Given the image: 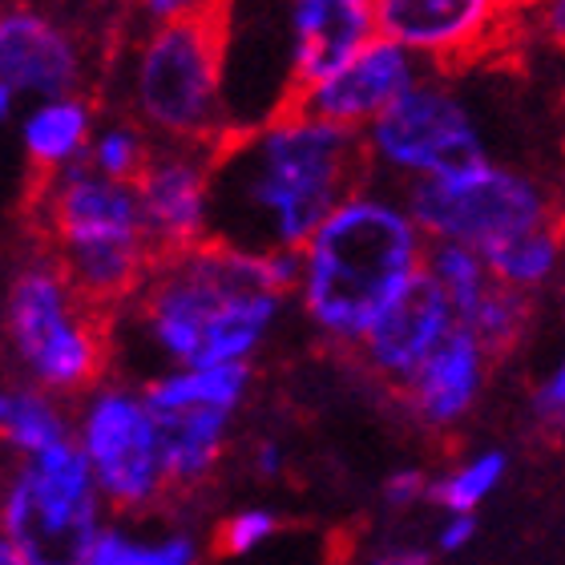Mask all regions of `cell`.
<instances>
[{
	"label": "cell",
	"mask_w": 565,
	"mask_h": 565,
	"mask_svg": "<svg viewBox=\"0 0 565 565\" xmlns=\"http://www.w3.org/2000/svg\"><path fill=\"white\" fill-rule=\"evenodd\" d=\"M481 259L501 287L525 295V299H542L562 275V223L509 238L501 247L484 250Z\"/></svg>",
	"instance_id": "cell-24"
},
{
	"label": "cell",
	"mask_w": 565,
	"mask_h": 565,
	"mask_svg": "<svg viewBox=\"0 0 565 565\" xmlns=\"http://www.w3.org/2000/svg\"><path fill=\"white\" fill-rule=\"evenodd\" d=\"M287 465H291V452H287V440H282V436L263 433L250 440L247 469L255 481H282V477H287Z\"/></svg>",
	"instance_id": "cell-33"
},
{
	"label": "cell",
	"mask_w": 565,
	"mask_h": 565,
	"mask_svg": "<svg viewBox=\"0 0 565 565\" xmlns=\"http://www.w3.org/2000/svg\"><path fill=\"white\" fill-rule=\"evenodd\" d=\"M424 250L401 190L364 174L299 247L291 303L319 343L352 355L384 307L420 275Z\"/></svg>",
	"instance_id": "cell-3"
},
{
	"label": "cell",
	"mask_w": 565,
	"mask_h": 565,
	"mask_svg": "<svg viewBox=\"0 0 565 565\" xmlns=\"http://www.w3.org/2000/svg\"><path fill=\"white\" fill-rule=\"evenodd\" d=\"M493 367V355L457 323L413 376L392 392L396 413L420 436H457L489 396Z\"/></svg>",
	"instance_id": "cell-15"
},
{
	"label": "cell",
	"mask_w": 565,
	"mask_h": 565,
	"mask_svg": "<svg viewBox=\"0 0 565 565\" xmlns=\"http://www.w3.org/2000/svg\"><path fill=\"white\" fill-rule=\"evenodd\" d=\"M537 29H542L545 36L562 41V33H565V0H542V21H537Z\"/></svg>",
	"instance_id": "cell-35"
},
{
	"label": "cell",
	"mask_w": 565,
	"mask_h": 565,
	"mask_svg": "<svg viewBox=\"0 0 565 565\" xmlns=\"http://www.w3.org/2000/svg\"><path fill=\"white\" fill-rule=\"evenodd\" d=\"M218 24V97L223 134H247L295 106L291 45L282 0H223Z\"/></svg>",
	"instance_id": "cell-12"
},
{
	"label": "cell",
	"mask_w": 565,
	"mask_h": 565,
	"mask_svg": "<svg viewBox=\"0 0 565 565\" xmlns=\"http://www.w3.org/2000/svg\"><path fill=\"white\" fill-rule=\"evenodd\" d=\"M282 12H287L295 89L323 82L367 36H376L372 0H282Z\"/></svg>",
	"instance_id": "cell-19"
},
{
	"label": "cell",
	"mask_w": 565,
	"mask_h": 565,
	"mask_svg": "<svg viewBox=\"0 0 565 565\" xmlns=\"http://www.w3.org/2000/svg\"><path fill=\"white\" fill-rule=\"evenodd\" d=\"M250 392H255V364L174 367L141 380V396L162 440L170 493H202L223 472Z\"/></svg>",
	"instance_id": "cell-11"
},
{
	"label": "cell",
	"mask_w": 565,
	"mask_h": 565,
	"mask_svg": "<svg viewBox=\"0 0 565 565\" xmlns=\"http://www.w3.org/2000/svg\"><path fill=\"white\" fill-rule=\"evenodd\" d=\"M533 316H537V299H525V295L493 282V291L460 319V328L472 331V340L493 355V364H501L525 343V335L533 331Z\"/></svg>",
	"instance_id": "cell-25"
},
{
	"label": "cell",
	"mask_w": 565,
	"mask_h": 565,
	"mask_svg": "<svg viewBox=\"0 0 565 565\" xmlns=\"http://www.w3.org/2000/svg\"><path fill=\"white\" fill-rule=\"evenodd\" d=\"M364 178L360 138L291 106L211 153V238L267 255L299 250Z\"/></svg>",
	"instance_id": "cell-2"
},
{
	"label": "cell",
	"mask_w": 565,
	"mask_h": 565,
	"mask_svg": "<svg viewBox=\"0 0 565 565\" xmlns=\"http://www.w3.org/2000/svg\"><path fill=\"white\" fill-rule=\"evenodd\" d=\"M0 340L12 380L33 384L57 401H77L109 372L106 316L73 291L45 247L17 263L4 287Z\"/></svg>",
	"instance_id": "cell-6"
},
{
	"label": "cell",
	"mask_w": 565,
	"mask_h": 565,
	"mask_svg": "<svg viewBox=\"0 0 565 565\" xmlns=\"http://www.w3.org/2000/svg\"><path fill=\"white\" fill-rule=\"evenodd\" d=\"M109 521L73 440L17 460L0 484V537L29 565H85Z\"/></svg>",
	"instance_id": "cell-9"
},
{
	"label": "cell",
	"mask_w": 565,
	"mask_h": 565,
	"mask_svg": "<svg viewBox=\"0 0 565 565\" xmlns=\"http://www.w3.org/2000/svg\"><path fill=\"white\" fill-rule=\"evenodd\" d=\"M114 114L150 134L153 146H206L223 134L218 97V24L178 21L141 24L109 61Z\"/></svg>",
	"instance_id": "cell-4"
},
{
	"label": "cell",
	"mask_w": 565,
	"mask_h": 565,
	"mask_svg": "<svg viewBox=\"0 0 565 565\" xmlns=\"http://www.w3.org/2000/svg\"><path fill=\"white\" fill-rule=\"evenodd\" d=\"M513 9L518 0H372V29L413 53L424 70L448 73L489 53Z\"/></svg>",
	"instance_id": "cell-13"
},
{
	"label": "cell",
	"mask_w": 565,
	"mask_h": 565,
	"mask_svg": "<svg viewBox=\"0 0 565 565\" xmlns=\"http://www.w3.org/2000/svg\"><path fill=\"white\" fill-rule=\"evenodd\" d=\"M0 565H29V562H24V557L17 554V550L4 542V537H0Z\"/></svg>",
	"instance_id": "cell-37"
},
{
	"label": "cell",
	"mask_w": 565,
	"mask_h": 565,
	"mask_svg": "<svg viewBox=\"0 0 565 565\" xmlns=\"http://www.w3.org/2000/svg\"><path fill=\"white\" fill-rule=\"evenodd\" d=\"M12 109H17V97H12L9 89L0 85V126H4V121L12 118Z\"/></svg>",
	"instance_id": "cell-36"
},
{
	"label": "cell",
	"mask_w": 565,
	"mask_h": 565,
	"mask_svg": "<svg viewBox=\"0 0 565 565\" xmlns=\"http://www.w3.org/2000/svg\"><path fill=\"white\" fill-rule=\"evenodd\" d=\"M282 530V518L271 505H243L218 525V554L223 557H250L263 545L275 542Z\"/></svg>",
	"instance_id": "cell-28"
},
{
	"label": "cell",
	"mask_w": 565,
	"mask_h": 565,
	"mask_svg": "<svg viewBox=\"0 0 565 565\" xmlns=\"http://www.w3.org/2000/svg\"><path fill=\"white\" fill-rule=\"evenodd\" d=\"M360 153L367 178L404 190L489 158V138L465 89L448 73L424 70L360 134Z\"/></svg>",
	"instance_id": "cell-10"
},
{
	"label": "cell",
	"mask_w": 565,
	"mask_h": 565,
	"mask_svg": "<svg viewBox=\"0 0 565 565\" xmlns=\"http://www.w3.org/2000/svg\"><path fill=\"white\" fill-rule=\"evenodd\" d=\"M85 565H202V537L182 521H109Z\"/></svg>",
	"instance_id": "cell-21"
},
{
	"label": "cell",
	"mask_w": 565,
	"mask_h": 565,
	"mask_svg": "<svg viewBox=\"0 0 565 565\" xmlns=\"http://www.w3.org/2000/svg\"><path fill=\"white\" fill-rule=\"evenodd\" d=\"M70 440L82 452L109 518L150 521L174 501L158 424L138 380L106 372L94 388H85L70 408Z\"/></svg>",
	"instance_id": "cell-7"
},
{
	"label": "cell",
	"mask_w": 565,
	"mask_h": 565,
	"mask_svg": "<svg viewBox=\"0 0 565 565\" xmlns=\"http://www.w3.org/2000/svg\"><path fill=\"white\" fill-rule=\"evenodd\" d=\"M420 73L424 65L413 53H404L401 45H392L384 36H367L340 70L299 89L295 106L360 138Z\"/></svg>",
	"instance_id": "cell-17"
},
{
	"label": "cell",
	"mask_w": 565,
	"mask_h": 565,
	"mask_svg": "<svg viewBox=\"0 0 565 565\" xmlns=\"http://www.w3.org/2000/svg\"><path fill=\"white\" fill-rule=\"evenodd\" d=\"M428 481H433V469L424 465H401L392 469L380 484V513L384 518H413L416 509L428 505Z\"/></svg>",
	"instance_id": "cell-30"
},
{
	"label": "cell",
	"mask_w": 565,
	"mask_h": 565,
	"mask_svg": "<svg viewBox=\"0 0 565 565\" xmlns=\"http://www.w3.org/2000/svg\"><path fill=\"white\" fill-rule=\"evenodd\" d=\"M433 550L428 542H408V537H384L364 554L360 565H433Z\"/></svg>",
	"instance_id": "cell-34"
},
{
	"label": "cell",
	"mask_w": 565,
	"mask_h": 565,
	"mask_svg": "<svg viewBox=\"0 0 565 565\" xmlns=\"http://www.w3.org/2000/svg\"><path fill=\"white\" fill-rule=\"evenodd\" d=\"M94 126L97 106L85 94L41 97V102L24 106L21 121H17V138H21V150L36 174L53 178L85 162Z\"/></svg>",
	"instance_id": "cell-20"
},
{
	"label": "cell",
	"mask_w": 565,
	"mask_h": 565,
	"mask_svg": "<svg viewBox=\"0 0 565 565\" xmlns=\"http://www.w3.org/2000/svg\"><path fill=\"white\" fill-rule=\"evenodd\" d=\"M513 457L501 445L472 448L465 457L448 460L445 469L433 472L428 481V509L436 513H481V505H489L509 481Z\"/></svg>",
	"instance_id": "cell-23"
},
{
	"label": "cell",
	"mask_w": 565,
	"mask_h": 565,
	"mask_svg": "<svg viewBox=\"0 0 565 565\" xmlns=\"http://www.w3.org/2000/svg\"><path fill=\"white\" fill-rule=\"evenodd\" d=\"M525 413H530V424L550 440H562L565 428V367L562 360L550 364L542 376L530 384V396H525Z\"/></svg>",
	"instance_id": "cell-29"
},
{
	"label": "cell",
	"mask_w": 565,
	"mask_h": 565,
	"mask_svg": "<svg viewBox=\"0 0 565 565\" xmlns=\"http://www.w3.org/2000/svg\"><path fill=\"white\" fill-rule=\"evenodd\" d=\"M287 311L291 295L271 282L263 255L214 238L153 255L130 299L106 316L109 372L141 384L174 367L255 364L279 335Z\"/></svg>",
	"instance_id": "cell-1"
},
{
	"label": "cell",
	"mask_w": 565,
	"mask_h": 565,
	"mask_svg": "<svg viewBox=\"0 0 565 565\" xmlns=\"http://www.w3.org/2000/svg\"><path fill=\"white\" fill-rule=\"evenodd\" d=\"M65 440H70V404L21 380H0V445L12 457H36Z\"/></svg>",
	"instance_id": "cell-22"
},
{
	"label": "cell",
	"mask_w": 565,
	"mask_h": 565,
	"mask_svg": "<svg viewBox=\"0 0 565 565\" xmlns=\"http://www.w3.org/2000/svg\"><path fill=\"white\" fill-rule=\"evenodd\" d=\"M424 243H457L477 255L557 223L550 182L493 153L401 190Z\"/></svg>",
	"instance_id": "cell-8"
},
{
	"label": "cell",
	"mask_w": 565,
	"mask_h": 565,
	"mask_svg": "<svg viewBox=\"0 0 565 565\" xmlns=\"http://www.w3.org/2000/svg\"><path fill=\"white\" fill-rule=\"evenodd\" d=\"M477 533H481V521L472 513H440V521L428 533V550L433 557H457L477 542Z\"/></svg>",
	"instance_id": "cell-31"
},
{
	"label": "cell",
	"mask_w": 565,
	"mask_h": 565,
	"mask_svg": "<svg viewBox=\"0 0 565 565\" xmlns=\"http://www.w3.org/2000/svg\"><path fill=\"white\" fill-rule=\"evenodd\" d=\"M457 328V316L428 275H416L396 303L384 307V316L364 331V340L355 343L352 360L364 367L367 380H376L380 388L396 392L416 367L433 355V348Z\"/></svg>",
	"instance_id": "cell-18"
},
{
	"label": "cell",
	"mask_w": 565,
	"mask_h": 565,
	"mask_svg": "<svg viewBox=\"0 0 565 565\" xmlns=\"http://www.w3.org/2000/svg\"><path fill=\"white\" fill-rule=\"evenodd\" d=\"M36 223L49 259L102 316L126 303L141 275L150 271L153 247L134 186L94 174L85 162L41 178Z\"/></svg>",
	"instance_id": "cell-5"
},
{
	"label": "cell",
	"mask_w": 565,
	"mask_h": 565,
	"mask_svg": "<svg viewBox=\"0 0 565 565\" xmlns=\"http://www.w3.org/2000/svg\"><path fill=\"white\" fill-rule=\"evenodd\" d=\"M420 271L428 275V279L436 282V291L448 299L457 323L481 303L484 295L493 291V282H497L493 275H489V267H484L481 255L469 247H457V243H428Z\"/></svg>",
	"instance_id": "cell-26"
},
{
	"label": "cell",
	"mask_w": 565,
	"mask_h": 565,
	"mask_svg": "<svg viewBox=\"0 0 565 565\" xmlns=\"http://www.w3.org/2000/svg\"><path fill=\"white\" fill-rule=\"evenodd\" d=\"M211 153L206 146H153L134 182L153 255L202 247L211 238Z\"/></svg>",
	"instance_id": "cell-16"
},
{
	"label": "cell",
	"mask_w": 565,
	"mask_h": 565,
	"mask_svg": "<svg viewBox=\"0 0 565 565\" xmlns=\"http://www.w3.org/2000/svg\"><path fill=\"white\" fill-rule=\"evenodd\" d=\"M94 53L65 21L29 4H0V85L17 102L85 94Z\"/></svg>",
	"instance_id": "cell-14"
},
{
	"label": "cell",
	"mask_w": 565,
	"mask_h": 565,
	"mask_svg": "<svg viewBox=\"0 0 565 565\" xmlns=\"http://www.w3.org/2000/svg\"><path fill=\"white\" fill-rule=\"evenodd\" d=\"M223 0H134L141 24H178V21H206L218 12Z\"/></svg>",
	"instance_id": "cell-32"
},
{
	"label": "cell",
	"mask_w": 565,
	"mask_h": 565,
	"mask_svg": "<svg viewBox=\"0 0 565 565\" xmlns=\"http://www.w3.org/2000/svg\"><path fill=\"white\" fill-rule=\"evenodd\" d=\"M153 153V138L141 126H134L130 118L121 114H109V118H97L94 138H89V150H85V166L94 174L109 178V182H126L134 186L138 174L146 170Z\"/></svg>",
	"instance_id": "cell-27"
}]
</instances>
